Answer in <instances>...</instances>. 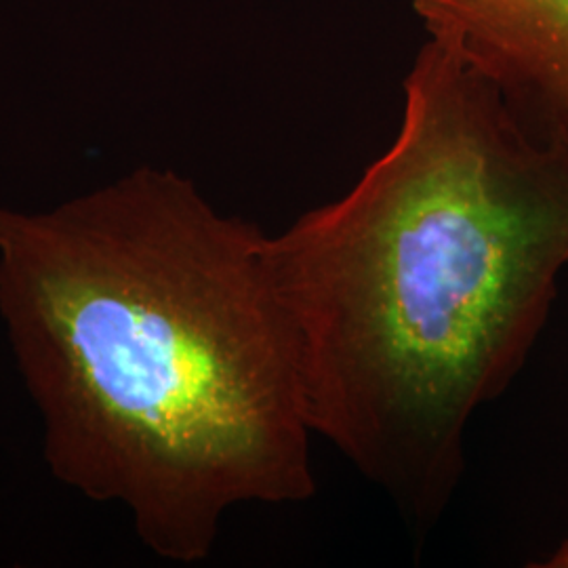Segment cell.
Listing matches in <instances>:
<instances>
[{"mask_svg": "<svg viewBox=\"0 0 568 568\" xmlns=\"http://www.w3.org/2000/svg\"><path fill=\"white\" fill-rule=\"evenodd\" d=\"M264 234L171 173L0 209V321L51 476L194 565L239 506L316 493L302 365Z\"/></svg>", "mask_w": 568, "mask_h": 568, "instance_id": "6da1fadb", "label": "cell"}, {"mask_svg": "<svg viewBox=\"0 0 568 568\" xmlns=\"http://www.w3.org/2000/svg\"><path fill=\"white\" fill-rule=\"evenodd\" d=\"M386 152L267 236L310 424L415 527L457 493L466 432L548 325L568 265V148L427 39Z\"/></svg>", "mask_w": 568, "mask_h": 568, "instance_id": "7a4b0ae2", "label": "cell"}, {"mask_svg": "<svg viewBox=\"0 0 568 568\" xmlns=\"http://www.w3.org/2000/svg\"><path fill=\"white\" fill-rule=\"evenodd\" d=\"M537 142L568 148V0H410Z\"/></svg>", "mask_w": 568, "mask_h": 568, "instance_id": "3957f363", "label": "cell"}, {"mask_svg": "<svg viewBox=\"0 0 568 568\" xmlns=\"http://www.w3.org/2000/svg\"><path fill=\"white\" fill-rule=\"evenodd\" d=\"M537 567L541 568H568V539L562 541L556 551L548 556L546 562H539Z\"/></svg>", "mask_w": 568, "mask_h": 568, "instance_id": "277c9868", "label": "cell"}]
</instances>
